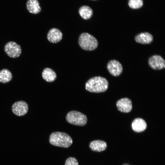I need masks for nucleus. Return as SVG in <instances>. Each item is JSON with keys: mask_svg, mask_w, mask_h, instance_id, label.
<instances>
[{"mask_svg": "<svg viewBox=\"0 0 165 165\" xmlns=\"http://www.w3.org/2000/svg\"><path fill=\"white\" fill-rule=\"evenodd\" d=\"M108 83L105 78L101 76H95L89 79L85 84L86 89L91 92H103L108 89Z\"/></svg>", "mask_w": 165, "mask_h": 165, "instance_id": "obj_1", "label": "nucleus"}, {"mask_svg": "<svg viewBox=\"0 0 165 165\" xmlns=\"http://www.w3.org/2000/svg\"><path fill=\"white\" fill-rule=\"evenodd\" d=\"M49 142L52 145L67 148L72 144V138L67 134L60 132H55L51 134Z\"/></svg>", "mask_w": 165, "mask_h": 165, "instance_id": "obj_2", "label": "nucleus"}, {"mask_svg": "<svg viewBox=\"0 0 165 165\" xmlns=\"http://www.w3.org/2000/svg\"><path fill=\"white\" fill-rule=\"evenodd\" d=\"M78 42L82 49L87 51L93 50L98 45V42L96 38L88 33H82L79 36Z\"/></svg>", "mask_w": 165, "mask_h": 165, "instance_id": "obj_3", "label": "nucleus"}, {"mask_svg": "<svg viewBox=\"0 0 165 165\" xmlns=\"http://www.w3.org/2000/svg\"><path fill=\"white\" fill-rule=\"evenodd\" d=\"M67 121L69 123L76 126H83L87 122L86 116L82 113L76 111L69 112L66 117Z\"/></svg>", "mask_w": 165, "mask_h": 165, "instance_id": "obj_4", "label": "nucleus"}, {"mask_svg": "<svg viewBox=\"0 0 165 165\" xmlns=\"http://www.w3.org/2000/svg\"><path fill=\"white\" fill-rule=\"evenodd\" d=\"M4 50L8 56L13 58L19 57L21 53L20 46L14 42H7L4 46Z\"/></svg>", "mask_w": 165, "mask_h": 165, "instance_id": "obj_5", "label": "nucleus"}, {"mask_svg": "<svg viewBox=\"0 0 165 165\" xmlns=\"http://www.w3.org/2000/svg\"><path fill=\"white\" fill-rule=\"evenodd\" d=\"M149 66L155 70H160L165 68L164 59L160 55H155L150 57L148 61Z\"/></svg>", "mask_w": 165, "mask_h": 165, "instance_id": "obj_6", "label": "nucleus"}, {"mask_svg": "<svg viewBox=\"0 0 165 165\" xmlns=\"http://www.w3.org/2000/svg\"><path fill=\"white\" fill-rule=\"evenodd\" d=\"M107 68L110 73L114 76H118L122 73L123 70L121 64L118 61L113 60L108 63Z\"/></svg>", "mask_w": 165, "mask_h": 165, "instance_id": "obj_7", "label": "nucleus"}, {"mask_svg": "<svg viewBox=\"0 0 165 165\" xmlns=\"http://www.w3.org/2000/svg\"><path fill=\"white\" fill-rule=\"evenodd\" d=\"M27 104L23 101L15 102L12 105V110L13 113L18 116H22L26 114L28 110Z\"/></svg>", "mask_w": 165, "mask_h": 165, "instance_id": "obj_8", "label": "nucleus"}, {"mask_svg": "<svg viewBox=\"0 0 165 165\" xmlns=\"http://www.w3.org/2000/svg\"><path fill=\"white\" fill-rule=\"evenodd\" d=\"M116 106L119 111L124 113L130 112L132 108V101L127 98H122L118 101Z\"/></svg>", "mask_w": 165, "mask_h": 165, "instance_id": "obj_9", "label": "nucleus"}, {"mask_svg": "<svg viewBox=\"0 0 165 165\" xmlns=\"http://www.w3.org/2000/svg\"><path fill=\"white\" fill-rule=\"evenodd\" d=\"M62 38V33L58 29L53 28L50 29L47 35V38L50 42L56 43L60 41Z\"/></svg>", "mask_w": 165, "mask_h": 165, "instance_id": "obj_10", "label": "nucleus"}, {"mask_svg": "<svg viewBox=\"0 0 165 165\" xmlns=\"http://www.w3.org/2000/svg\"><path fill=\"white\" fill-rule=\"evenodd\" d=\"M138 43L142 44H149L153 40L152 35L148 32H142L136 35L134 38Z\"/></svg>", "mask_w": 165, "mask_h": 165, "instance_id": "obj_11", "label": "nucleus"}, {"mask_svg": "<svg viewBox=\"0 0 165 165\" xmlns=\"http://www.w3.org/2000/svg\"><path fill=\"white\" fill-rule=\"evenodd\" d=\"M131 127L132 129L137 132H141L145 130L147 127V124L143 119L137 118L133 121Z\"/></svg>", "mask_w": 165, "mask_h": 165, "instance_id": "obj_12", "label": "nucleus"}, {"mask_svg": "<svg viewBox=\"0 0 165 165\" xmlns=\"http://www.w3.org/2000/svg\"><path fill=\"white\" fill-rule=\"evenodd\" d=\"M107 146L106 143L104 141L96 140L91 141L89 147L93 151L101 152L105 150Z\"/></svg>", "mask_w": 165, "mask_h": 165, "instance_id": "obj_13", "label": "nucleus"}, {"mask_svg": "<svg viewBox=\"0 0 165 165\" xmlns=\"http://www.w3.org/2000/svg\"><path fill=\"white\" fill-rule=\"evenodd\" d=\"M28 11L33 14H37L41 11V8L38 0H28L26 3Z\"/></svg>", "mask_w": 165, "mask_h": 165, "instance_id": "obj_14", "label": "nucleus"}, {"mask_svg": "<svg viewBox=\"0 0 165 165\" xmlns=\"http://www.w3.org/2000/svg\"><path fill=\"white\" fill-rule=\"evenodd\" d=\"M42 76L43 79L47 82H52L56 78L55 72L50 68H46L43 71Z\"/></svg>", "mask_w": 165, "mask_h": 165, "instance_id": "obj_15", "label": "nucleus"}, {"mask_svg": "<svg viewBox=\"0 0 165 165\" xmlns=\"http://www.w3.org/2000/svg\"><path fill=\"white\" fill-rule=\"evenodd\" d=\"M79 12L80 16L85 20L89 19L93 14L92 9L87 6H83L81 7L79 9Z\"/></svg>", "mask_w": 165, "mask_h": 165, "instance_id": "obj_16", "label": "nucleus"}, {"mask_svg": "<svg viewBox=\"0 0 165 165\" xmlns=\"http://www.w3.org/2000/svg\"><path fill=\"white\" fill-rule=\"evenodd\" d=\"M12 75L11 72L6 69L0 71V82L2 83H6L11 80Z\"/></svg>", "mask_w": 165, "mask_h": 165, "instance_id": "obj_17", "label": "nucleus"}, {"mask_svg": "<svg viewBox=\"0 0 165 165\" xmlns=\"http://www.w3.org/2000/svg\"><path fill=\"white\" fill-rule=\"evenodd\" d=\"M143 0H129L128 5L132 9H138L143 5Z\"/></svg>", "mask_w": 165, "mask_h": 165, "instance_id": "obj_18", "label": "nucleus"}, {"mask_svg": "<svg viewBox=\"0 0 165 165\" xmlns=\"http://www.w3.org/2000/svg\"><path fill=\"white\" fill-rule=\"evenodd\" d=\"M65 165H79L77 160L73 157H69L66 160Z\"/></svg>", "mask_w": 165, "mask_h": 165, "instance_id": "obj_19", "label": "nucleus"}, {"mask_svg": "<svg viewBox=\"0 0 165 165\" xmlns=\"http://www.w3.org/2000/svg\"></svg>", "mask_w": 165, "mask_h": 165, "instance_id": "obj_20", "label": "nucleus"}]
</instances>
